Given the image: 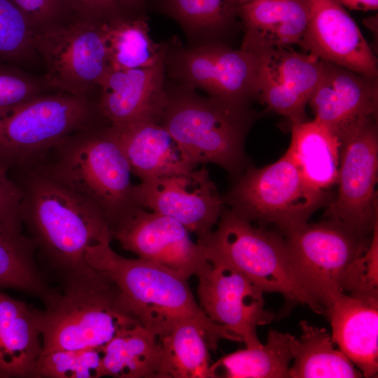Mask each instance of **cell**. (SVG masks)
Segmentation results:
<instances>
[{
    "label": "cell",
    "instance_id": "27",
    "mask_svg": "<svg viewBox=\"0 0 378 378\" xmlns=\"http://www.w3.org/2000/svg\"><path fill=\"white\" fill-rule=\"evenodd\" d=\"M297 343L293 335L270 330L265 344L234 351L212 363V378L288 377Z\"/></svg>",
    "mask_w": 378,
    "mask_h": 378
},
{
    "label": "cell",
    "instance_id": "9",
    "mask_svg": "<svg viewBox=\"0 0 378 378\" xmlns=\"http://www.w3.org/2000/svg\"><path fill=\"white\" fill-rule=\"evenodd\" d=\"M326 197L285 153L271 164L248 168L223 200L248 221L274 224L286 234L306 224Z\"/></svg>",
    "mask_w": 378,
    "mask_h": 378
},
{
    "label": "cell",
    "instance_id": "16",
    "mask_svg": "<svg viewBox=\"0 0 378 378\" xmlns=\"http://www.w3.org/2000/svg\"><path fill=\"white\" fill-rule=\"evenodd\" d=\"M258 57V97L267 109L291 125L307 120L305 108L322 75L323 61L290 46L254 52Z\"/></svg>",
    "mask_w": 378,
    "mask_h": 378
},
{
    "label": "cell",
    "instance_id": "7",
    "mask_svg": "<svg viewBox=\"0 0 378 378\" xmlns=\"http://www.w3.org/2000/svg\"><path fill=\"white\" fill-rule=\"evenodd\" d=\"M216 225L204 241L199 242L208 256L233 267L263 293H280L291 302L323 313L298 284L285 238L252 225L231 209L223 210Z\"/></svg>",
    "mask_w": 378,
    "mask_h": 378
},
{
    "label": "cell",
    "instance_id": "38",
    "mask_svg": "<svg viewBox=\"0 0 378 378\" xmlns=\"http://www.w3.org/2000/svg\"><path fill=\"white\" fill-rule=\"evenodd\" d=\"M77 18L101 19L97 14L91 0H67Z\"/></svg>",
    "mask_w": 378,
    "mask_h": 378
},
{
    "label": "cell",
    "instance_id": "11",
    "mask_svg": "<svg viewBox=\"0 0 378 378\" xmlns=\"http://www.w3.org/2000/svg\"><path fill=\"white\" fill-rule=\"evenodd\" d=\"M165 71L173 81L208 96L249 103L258 97V55L225 44L183 48L165 43Z\"/></svg>",
    "mask_w": 378,
    "mask_h": 378
},
{
    "label": "cell",
    "instance_id": "8",
    "mask_svg": "<svg viewBox=\"0 0 378 378\" xmlns=\"http://www.w3.org/2000/svg\"><path fill=\"white\" fill-rule=\"evenodd\" d=\"M285 235L298 284L326 314L344 293L346 272L366 250L372 234H364L346 223L329 218L317 223H307Z\"/></svg>",
    "mask_w": 378,
    "mask_h": 378
},
{
    "label": "cell",
    "instance_id": "24",
    "mask_svg": "<svg viewBox=\"0 0 378 378\" xmlns=\"http://www.w3.org/2000/svg\"><path fill=\"white\" fill-rule=\"evenodd\" d=\"M340 145L337 138L314 119L291 125V139L286 153L305 180L326 190L337 184Z\"/></svg>",
    "mask_w": 378,
    "mask_h": 378
},
{
    "label": "cell",
    "instance_id": "34",
    "mask_svg": "<svg viewBox=\"0 0 378 378\" xmlns=\"http://www.w3.org/2000/svg\"><path fill=\"white\" fill-rule=\"evenodd\" d=\"M343 290L353 297L378 300V222L368 248L349 266Z\"/></svg>",
    "mask_w": 378,
    "mask_h": 378
},
{
    "label": "cell",
    "instance_id": "5",
    "mask_svg": "<svg viewBox=\"0 0 378 378\" xmlns=\"http://www.w3.org/2000/svg\"><path fill=\"white\" fill-rule=\"evenodd\" d=\"M64 281L63 290H53L43 302L42 354L104 347L120 332L141 325L115 284L93 267Z\"/></svg>",
    "mask_w": 378,
    "mask_h": 378
},
{
    "label": "cell",
    "instance_id": "14",
    "mask_svg": "<svg viewBox=\"0 0 378 378\" xmlns=\"http://www.w3.org/2000/svg\"><path fill=\"white\" fill-rule=\"evenodd\" d=\"M133 197L139 206L178 220L197 242L214 231L224 204L204 167L141 180L134 186Z\"/></svg>",
    "mask_w": 378,
    "mask_h": 378
},
{
    "label": "cell",
    "instance_id": "25",
    "mask_svg": "<svg viewBox=\"0 0 378 378\" xmlns=\"http://www.w3.org/2000/svg\"><path fill=\"white\" fill-rule=\"evenodd\" d=\"M152 4L180 25L190 47L224 44L221 39L239 17L234 0H153Z\"/></svg>",
    "mask_w": 378,
    "mask_h": 378
},
{
    "label": "cell",
    "instance_id": "6",
    "mask_svg": "<svg viewBox=\"0 0 378 378\" xmlns=\"http://www.w3.org/2000/svg\"><path fill=\"white\" fill-rule=\"evenodd\" d=\"M88 96L42 94L0 113V164L8 172L35 164L69 134L99 122Z\"/></svg>",
    "mask_w": 378,
    "mask_h": 378
},
{
    "label": "cell",
    "instance_id": "15",
    "mask_svg": "<svg viewBox=\"0 0 378 378\" xmlns=\"http://www.w3.org/2000/svg\"><path fill=\"white\" fill-rule=\"evenodd\" d=\"M189 232L178 220L139 207L111 231V237L139 258L190 279L208 258L205 247L194 242Z\"/></svg>",
    "mask_w": 378,
    "mask_h": 378
},
{
    "label": "cell",
    "instance_id": "39",
    "mask_svg": "<svg viewBox=\"0 0 378 378\" xmlns=\"http://www.w3.org/2000/svg\"><path fill=\"white\" fill-rule=\"evenodd\" d=\"M343 7L355 10H375L378 7V0H335Z\"/></svg>",
    "mask_w": 378,
    "mask_h": 378
},
{
    "label": "cell",
    "instance_id": "19",
    "mask_svg": "<svg viewBox=\"0 0 378 378\" xmlns=\"http://www.w3.org/2000/svg\"><path fill=\"white\" fill-rule=\"evenodd\" d=\"M167 74L164 59L147 68H109L99 84L97 107L110 124L158 119L165 103Z\"/></svg>",
    "mask_w": 378,
    "mask_h": 378
},
{
    "label": "cell",
    "instance_id": "20",
    "mask_svg": "<svg viewBox=\"0 0 378 378\" xmlns=\"http://www.w3.org/2000/svg\"><path fill=\"white\" fill-rule=\"evenodd\" d=\"M110 127L132 174L141 181L197 167L158 119L110 124Z\"/></svg>",
    "mask_w": 378,
    "mask_h": 378
},
{
    "label": "cell",
    "instance_id": "18",
    "mask_svg": "<svg viewBox=\"0 0 378 378\" xmlns=\"http://www.w3.org/2000/svg\"><path fill=\"white\" fill-rule=\"evenodd\" d=\"M310 1L309 20L300 46L322 60L377 78V57L344 7L335 0Z\"/></svg>",
    "mask_w": 378,
    "mask_h": 378
},
{
    "label": "cell",
    "instance_id": "41",
    "mask_svg": "<svg viewBox=\"0 0 378 378\" xmlns=\"http://www.w3.org/2000/svg\"><path fill=\"white\" fill-rule=\"evenodd\" d=\"M252 1H254V0H234V3L236 4L238 8L243 4H245Z\"/></svg>",
    "mask_w": 378,
    "mask_h": 378
},
{
    "label": "cell",
    "instance_id": "1",
    "mask_svg": "<svg viewBox=\"0 0 378 378\" xmlns=\"http://www.w3.org/2000/svg\"><path fill=\"white\" fill-rule=\"evenodd\" d=\"M9 172L22 192V226L48 265L64 279L90 272L88 248L112 239L99 209L34 167Z\"/></svg>",
    "mask_w": 378,
    "mask_h": 378
},
{
    "label": "cell",
    "instance_id": "31",
    "mask_svg": "<svg viewBox=\"0 0 378 378\" xmlns=\"http://www.w3.org/2000/svg\"><path fill=\"white\" fill-rule=\"evenodd\" d=\"M31 238L12 230L0 220V288L31 293L43 302L53 291L46 284L35 259Z\"/></svg>",
    "mask_w": 378,
    "mask_h": 378
},
{
    "label": "cell",
    "instance_id": "33",
    "mask_svg": "<svg viewBox=\"0 0 378 378\" xmlns=\"http://www.w3.org/2000/svg\"><path fill=\"white\" fill-rule=\"evenodd\" d=\"M34 29L10 0H0V60L20 65L35 52Z\"/></svg>",
    "mask_w": 378,
    "mask_h": 378
},
{
    "label": "cell",
    "instance_id": "26",
    "mask_svg": "<svg viewBox=\"0 0 378 378\" xmlns=\"http://www.w3.org/2000/svg\"><path fill=\"white\" fill-rule=\"evenodd\" d=\"M102 27L111 68L151 67L164 59L165 43L158 44L151 39L144 15L121 11L104 18Z\"/></svg>",
    "mask_w": 378,
    "mask_h": 378
},
{
    "label": "cell",
    "instance_id": "23",
    "mask_svg": "<svg viewBox=\"0 0 378 378\" xmlns=\"http://www.w3.org/2000/svg\"><path fill=\"white\" fill-rule=\"evenodd\" d=\"M41 312L0 292V378L33 377L43 352Z\"/></svg>",
    "mask_w": 378,
    "mask_h": 378
},
{
    "label": "cell",
    "instance_id": "21",
    "mask_svg": "<svg viewBox=\"0 0 378 378\" xmlns=\"http://www.w3.org/2000/svg\"><path fill=\"white\" fill-rule=\"evenodd\" d=\"M332 340L363 377L378 371V300L341 294L326 310Z\"/></svg>",
    "mask_w": 378,
    "mask_h": 378
},
{
    "label": "cell",
    "instance_id": "13",
    "mask_svg": "<svg viewBox=\"0 0 378 378\" xmlns=\"http://www.w3.org/2000/svg\"><path fill=\"white\" fill-rule=\"evenodd\" d=\"M377 120L370 121L340 144L338 192L327 211L329 218L371 234L378 222Z\"/></svg>",
    "mask_w": 378,
    "mask_h": 378
},
{
    "label": "cell",
    "instance_id": "17",
    "mask_svg": "<svg viewBox=\"0 0 378 378\" xmlns=\"http://www.w3.org/2000/svg\"><path fill=\"white\" fill-rule=\"evenodd\" d=\"M323 61L321 79L309 105L318 122L341 142L365 123L377 120V78Z\"/></svg>",
    "mask_w": 378,
    "mask_h": 378
},
{
    "label": "cell",
    "instance_id": "3",
    "mask_svg": "<svg viewBox=\"0 0 378 378\" xmlns=\"http://www.w3.org/2000/svg\"><path fill=\"white\" fill-rule=\"evenodd\" d=\"M31 166L94 204L111 232L140 207L129 163L110 123L97 122L69 134Z\"/></svg>",
    "mask_w": 378,
    "mask_h": 378
},
{
    "label": "cell",
    "instance_id": "36",
    "mask_svg": "<svg viewBox=\"0 0 378 378\" xmlns=\"http://www.w3.org/2000/svg\"><path fill=\"white\" fill-rule=\"evenodd\" d=\"M25 15L34 31L77 19L67 0H10Z\"/></svg>",
    "mask_w": 378,
    "mask_h": 378
},
{
    "label": "cell",
    "instance_id": "2",
    "mask_svg": "<svg viewBox=\"0 0 378 378\" xmlns=\"http://www.w3.org/2000/svg\"><path fill=\"white\" fill-rule=\"evenodd\" d=\"M106 240L87 249L88 265L111 279L132 314L160 338L183 322L205 332L212 351L221 340L242 342L225 327L210 319L195 300L181 274L145 260L117 254Z\"/></svg>",
    "mask_w": 378,
    "mask_h": 378
},
{
    "label": "cell",
    "instance_id": "40",
    "mask_svg": "<svg viewBox=\"0 0 378 378\" xmlns=\"http://www.w3.org/2000/svg\"><path fill=\"white\" fill-rule=\"evenodd\" d=\"M122 12L135 15H144L146 0H118Z\"/></svg>",
    "mask_w": 378,
    "mask_h": 378
},
{
    "label": "cell",
    "instance_id": "12",
    "mask_svg": "<svg viewBox=\"0 0 378 378\" xmlns=\"http://www.w3.org/2000/svg\"><path fill=\"white\" fill-rule=\"evenodd\" d=\"M207 258L195 275L201 308L214 322L240 337L246 347L259 346L262 343L257 328L274 318V314L265 308L263 292L233 267Z\"/></svg>",
    "mask_w": 378,
    "mask_h": 378
},
{
    "label": "cell",
    "instance_id": "4",
    "mask_svg": "<svg viewBox=\"0 0 378 378\" xmlns=\"http://www.w3.org/2000/svg\"><path fill=\"white\" fill-rule=\"evenodd\" d=\"M256 118L249 103L205 97L166 79L159 122L195 166L213 163L238 174L246 164L244 142Z\"/></svg>",
    "mask_w": 378,
    "mask_h": 378
},
{
    "label": "cell",
    "instance_id": "30",
    "mask_svg": "<svg viewBox=\"0 0 378 378\" xmlns=\"http://www.w3.org/2000/svg\"><path fill=\"white\" fill-rule=\"evenodd\" d=\"M160 340L161 378H212L211 347L197 324L181 323Z\"/></svg>",
    "mask_w": 378,
    "mask_h": 378
},
{
    "label": "cell",
    "instance_id": "10",
    "mask_svg": "<svg viewBox=\"0 0 378 378\" xmlns=\"http://www.w3.org/2000/svg\"><path fill=\"white\" fill-rule=\"evenodd\" d=\"M100 20L74 19L35 31L32 46L46 66L47 86L88 96L109 69Z\"/></svg>",
    "mask_w": 378,
    "mask_h": 378
},
{
    "label": "cell",
    "instance_id": "29",
    "mask_svg": "<svg viewBox=\"0 0 378 378\" xmlns=\"http://www.w3.org/2000/svg\"><path fill=\"white\" fill-rule=\"evenodd\" d=\"M302 335L298 339L293 365L288 377L291 378H357L361 372L346 356L334 346L331 335L324 328L300 323Z\"/></svg>",
    "mask_w": 378,
    "mask_h": 378
},
{
    "label": "cell",
    "instance_id": "32",
    "mask_svg": "<svg viewBox=\"0 0 378 378\" xmlns=\"http://www.w3.org/2000/svg\"><path fill=\"white\" fill-rule=\"evenodd\" d=\"M104 347L57 350L42 354L35 378H99L103 377Z\"/></svg>",
    "mask_w": 378,
    "mask_h": 378
},
{
    "label": "cell",
    "instance_id": "35",
    "mask_svg": "<svg viewBox=\"0 0 378 378\" xmlns=\"http://www.w3.org/2000/svg\"><path fill=\"white\" fill-rule=\"evenodd\" d=\"M44 80L36 79L19 66L0 60V113L43 94Z\"/></svg>",
    "mask_w": 378,
    "mask_h": 378
},
{
    "label": "cell",
    "instance_id": "28",
    "mask_svg": "<svg viewBox=\"0 0 378 378\" xmlns=\"http://www.w3.org/2000/svg\"><path fill=\"white\" fill-rule=\"evenodd\" d=\"M160 340L142 325L124 330L104 346L103 377L161 378Z\"/></svg>",
    "mask_w": 378,
    "mask_h": 378
},
{
    "label": "cell",
    "instance_id": "22",
    "mask_svg": "<svg viewBox=\"0 0 378 378\" xmlns=\"http://www.w3.org/2000/svg\"><path fill=\"white\" fill-rule=\"evenodd\" d=\"M310 0H254L238 8L245 29L241 48L253 52L300 45L310 16Z\"/></svg>",
    "mask_w": 378,
    "mask_h": 378
},
{
    "label": "cell",
    "instance_id": "37",
    "mask_svg": "<svg viewBox=\"0 0 378 378\" xmlns=\"http://www.w3.org/2000/svg\"><path fill=\"white\" fill-rule=\"evenodd\" d=\"M22 192L9 176L8 171L0 164V220L12 230L22 232L20 206Z\"/></svg>",
    "mask_w": 378,
    "mask_h": 378
}]
</instances>
